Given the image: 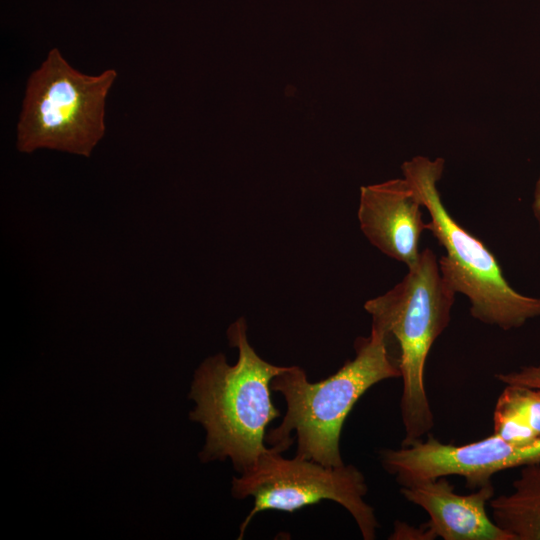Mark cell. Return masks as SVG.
I'll use <instances>...</instances> for the list:
<instances>
[{"label": "cell", "instance_id": "cell-1", "mask_svg": "<svg viewBox=\"0 0 540 540\" xmlns=\"http://www.w3.org/2000/svg\"><path fill=\"white\" fill-rule=\"evenodd\" d=\"M227 337L238 349V360L229 365L218 353L199 365L189 393L195 403L189 417L206 431L200 459L229 458L241 474L268 449L266 427L280 416L272 402L271 381L287 366L271 364L257 354L248 341L244 318L229 326Z\"/></svg>", "mask_w": 540, "mask_h": 540}, {"label": "cell", "instance_id": "cell-2", "mask_svg": "<svg viewBox=\"0 0 540 540\" xmlns=\"http://www.w3.org/2000/svg\"><path fill=\"white\" fill-rule=\"evenodd\" d=\"M388 343L386 335L371 326L368 337L356 339L355 357L318 382H310L301 367L287 366L271 381L272 391L285 399L286 412L279 426L266 433V442L283 452L296 438V456L343 465L340 435L353 406L373 385L400 377Z\"/></svg>", "mask_w": 540, "mask_h": 540}, {"label": "cell", "instance_id": "cell-3", "mask_svg": "<svg viewBox=\"0 0 540 540\" xmlns=\"http://www.w3.org/2000/svg\"><path fill=\"white\" fill-rule=\"evenodd\" d=\"M392 289L365 302L379 328L399 347L397 358L404 427L401 446L431 432L434 416L425 388V364L436 339L448 327L456 292L443 278L434 251L425 248L415 265Z\"/></svg>", "mask_w": 540, "mask_h": 540}, {"label": "cell", "instance_id": "cell-4", "mask_svg": "<svg viewBox=\"0 0 540 540\" xmlns=\"http://www.w3.org/2000/svg\"><path fill=\"white\" fill-rule=\"evenodd\" d=\"M444 166L443 158L415 156L401 167L429 213L428 230L445 249L440 272L456 294L467 297L474 319L506 331L521 328L540 317V298L516 291L488 247L449 213L437 186Z\"/></svg>", "mask_w": 540, "mask_h": 540}, {"label": "cell", "instance_id": "cell-5", "mask_svg": "<svg viewBox=\"0 0 540 540\" xmlns=\"http://www.w3.org/2000/svg\"><path fill=\"white\" fill-rule=\"evenodd\" d=\"M114 69L91 76L73 68L57 48L28 78L17 125V148L52 149L89 157L105 133V103Z\"/></svg>", "mask_w": 540, "mask_h": 540}, {"label": "cell", "instance_id": "cell-6", "mask_svg": "<svg viewBox=\"0 0 540 540\" xmlns=\"http://www.w3.org/2000/svg\"><path fill=\"white\" fill-rule=\"evenodd\" d=\"M271 447L256 464L233 477L232 495L254 498V506L240 526L242 539L253 517L266 510L295 512L322 500L343 506L354 518L363 539L374 540L379 526L374 509L364 501L368 487L364 475L351 464L326 466L295 456L287 459Z\"/></svg>", "mask_w": 540, "mask_h": 540}, {"label": "cell", "instance_id": "cell-7", "mask_svg": "<svg viewBox=\"0 0 540 540\" xmlns=\"http://www.w3.org/2000/svg\"><path fill=\"white\" fill-rule=\"evenodd\" d=\"M382 467L401 486L416 481L458 475L466 486L476 490L491 484L494 474L503 470L540 463V441L518 446L496 434L476 442L453 445L440 442L430 433L398 449L379 452Z\"/></svg>", "mask_w": 540, "mask_h": 540}, {"label": "cell", "instance_id": "cell-8", "mask_svg": "<svg viewBox=\"0 0 540 540\" xmlns=\"http://www.w3.org/2000/svg\"><path fill=\"white\" fill-rule=\"evenodd\" d=\"M422 206L405 178L363 186L357 212L360 229L379 251L410 268L419 259V241L428 230Z\"/></svg>", "mask_w": 540, "mask_h": 540}, {"label": "cell", "instance_id": "cell-9", "mask_svg": "<svg viewBox=\"0 0 540 540\" xmlns=\"http://www.w3.org/2000/svg\"><path fill=\"white\" fill-rule=\"evenodd\" d=\"M400 493L426 511L429 521L424 525L433 539L514 540L487 514L486 506L495 494L492 483L462 495L442 476L401 486Z\"/></svg>", "mask_w": 540, "mask_h": 540}, {"label": "cell", "instance_id": "cell-10", "mask_svg": "<svg viewBox=\"0 0 540 540\" xmlns=\"http://www.w3.org/2000/svg\"><path fill=\"white\" fill-rule=\"evenodd\" d=\"M512 487L489 501L493 521L514 540H540V463L523 466Z\"/></svg>", "mask_w": 540, "mask_h": 540}, {"label": "cell", "instance_id": "cell-11", "mask_svg": "<svg viewBox=\"0 0 540 540\" xmlns=\"http://www.w3.org/2000/svg\"><path fill=\"white\" fill-rule=\"evenodd\" d=\"M493 433L518 446L540 441V389L506 384L493 412Z\"/></svg>", "mask_w": 540, "mask_h": 540}, {"label": "cell", "instance_id": "cell-12", "mask_svg": "<svg viewBox=\"0 0 540 540\" xmlns=\"http://www.w3.org/2000/svg\"><path fill=\"white\" fill-rule=\"evenodd\" d=\"M494 377L505 385L519 384L540 389V364L522 366L508 373H497Z\"/></svg>", "mask_w": 540, "mask_h": 540}, {"label": "cell", "instance_id": "cell-13", "mask_svg": "<svg viewBox=\"0 0 540 540\" xmlns=\"http://www.w3.org/2000/svg\"><path fill=\"white\" fill-rule=\"evenodd\" d=\"M390 539H424L430 540L433 539L432 535L428 529L423 526V528H413L403 522H396L394 533L390 535Z\"/></svg>", "mask_w": 540, "mask_h": 540}, {"label": "cell", "instance_id": "cell-14", "mask_svg": "<svg viewBox=\"0 0 540 540\" xmlns=\"http://www.w3.org/2000/svg\"><path fill=\"white\" fill-rule=\"evenodd\" d=\"M532 212L538 224V227L540 229V174L534 188L533 200H532Z\"/></svg>", "mask_w": 540, "mask_h": 540}]
</instances>
